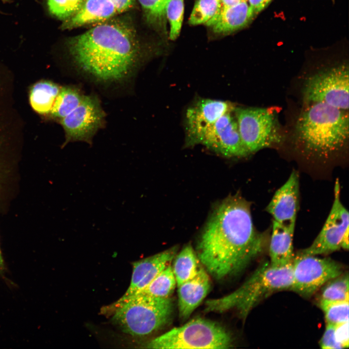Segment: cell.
Returning a JSON list of instances; mask_svg holds the SVG:
<instances>
[{"label":"cell","instance_id":"cell-1","mask_svg":"<svg viewBox=\"0 0 349 349\" xmlns=\"http://www.w3.org/2000/svg\"><path fill=\"white\" fill-rule=\"evenodd\" d=\"M264 245V236L254 227L250 203L236 195L224 199L213 210L196 254L208 273L221 280L242 270Z\"/></svg>","mask_w":349,"mask_h":349},{"label":"cell","instance_id":"cell-2","mask_svg":"<svg viewBox=\"0 0 349 349\" xmlns=\"http://www.w3.org/2000/svg\"><path fill=\"white\" fill-rule=\"evenodd\" d=\"M73 62L98 81L117 82L129 77L143 56L136 31L128 20L110 19L68 39Z\"/></svg>","mask_w":349,"mask_h":349},{"label":"cell","instance_id":"cell-3","mask_svg":"<svg viewBox=\"0 0 349 349\" xmlns=\"http://www.w3.org/2000/svg\"><path fill=\"white\" fill-rule=\"evenodd\" d=\"M349 125L348 111L323 102L311 103L300 114L294 136L306 152L327 157L347 144Z\"/></svg>","mask_w":349,"mask_h":349},{"label":"cell","instance_id":"cell-4","mask_svg":"<svg viewBox=\"0 0 349 349\" xmlns=\"http://www.w3.org/2000/svg\"><path fill=\"white\" fill-rule=\"evenodd\" d=\"M292 282V261L282 266L266 262L236 290L221 298L207 300L205 310L223 313L235 309L244 320L260 301L275 292L290 290Z\"/></svg>","mask_w":349,"mask_h":349},{"label":"cell","instance_id":"cell-5","mask_svg":"<svg viewBox=\"0 0 349 349\" xmlns=\"http://www.w3.org/2000/svg\"><path fill=\"white\" fill-rule=\"evenodd\" d=\"M114 310L112 322L123 332L132 336H144L168 322L173 313V304L170 298L137 294Z\"/></svg>","mask_w":349,"mask_h":349},{"label":"cell","instance_id":"cell-6","mask_svg":"<svg viewBox=\"0 0 349 349\" xmlns=\"http://www.w3.org/2000/svg\"><path fill=\"white\" fill-rule=\"evenodd\" d=\"M232 345V335L223 327L208 319L196 318L153 339L146 348L224 349Z\"/></svg>","mask_w":349,"mask_h":349},{"label":"cell","instance_id":"cell-7","mask_svg":"<svg viewBox=\"0 0 349 349\" xmlns=\"http://www.w3.org/2000/svg\"><path fill=\"white\" fill-rule=\"evenodd\" d=\"M233 112L241 138L250 154L282 141L276 116L269 109L235 107Z\"/></svg>","mask_w":349,"mask_h":349},{"label":"cell","instance_id":"cell-8","mask_svg":"<svg viewBox=\"0 0 349 349\" xmlns=\"http://www.w3.org/2000/svg\"><path fill=\"white\" fill-rule=\"evenodd\" d=\"M349 66L343 63L309 77L305 80L302 94L307 103L323 102L348 111Z\"/></svg>","mask_w":349,"mask_h":349},{"label":"cell","instance_id":"cell-9","mask_svg":"<svg viewBox=\"0 0 349 349\" xmlns=\"http://www.w3.org/2000/svg\"><path fill=\"white\" fill-rule=\"evenodd\" d=\"M292 272L290 290L309 297L328 281L342 274L343 268L330 258L299 253L292 260Z\"/></svg>","mask_w":349,"mask_h":349},{"label":"cell","instance_id":"cell-10","mask_svg":"<svg viewBox=\"0 0 349 349\" xmlns=\"http://www.w3.org/2000/svg\"><path fill=\"white\" fill-rule=\"evenodd\" d=\"M340 184L336 179L332 207L320 232L308 247L300 253L307 255L326 254L340 248L349 249V212L340 198Z\"/></svg>","mask_w":349,"mask_h":349},{"label":"cell","instance_id":"cell-11","mask_svg":"<svg viewBox=\"0 0 349 349\" xmlns=\"http://www.w3.org/2000/svg\"><path fill=\"white\" fill-rule=\"evenodd\" d=\"M105 113L97 98L83 96L79 104L61 119L65 133L64 144L69 142L91 143L93 136L104 124Z\"/></svg>","mask_w":349,"mask_h":349},{"label":"cell","instance_id":"cell-12","mask_svg":"<svg viewBox=\"0 0 349 349\" xmlns=\"http://www.w3.org/2000/svg\"><path fill=\"white\" fill-rule=\"evenodd\" d=\"M236 106L227 101L202 98L187 110L185 117L186 145L201 144L207 130L223 114Z\"/></svg>","mask_w":349,"mask_h":349},{"label":"cell","instance_id":"cell-13","mask_svg":"<svg viewBox=\"0 0 349 349\" xmlns=\"http://www.w3.org/2000/svg\"><path fill=\"white\" fill-rule=\"evenodd\" d=\"M233 111L216 121L206 133L201 144L226 157H245L250 153L241 138Z\"/></svg>","mask_w":349,"mask_h":349},{"label":"cell","instance_id":"cell-14","mask_svg":"<svg viewBox=\"0 0 349 349\" xmlns=\"http://www.w3.org/2000/svg\"><path fill=\"white\" fill-rule=\"evenodd\" d=\"M177 250V247L174 246L133 262L132 277L128 289L124 295L109 308L114 310L146 287L162 270L171 264Z\"/></svg>","mask_w":349,"mask_h":349},{"label":"cell","instance_id":"cell-15","mask_svg":"<svg viewBox=\"0 0 349 349\" xmlns=\"http://www.w3.org/2000/svg\"><path fill=\"white\" fill-rule=\"evenodd\" d=\"M299 197V175L293 171L286 183L275 192L266 210L272 216L273 221L295 227Z\"/></svg>","mask_w":349,"mask_h":349},{"label":"cell","instance_id":"cell-16","mask_svg":"<svg viewBox=\"0 0 349 349\" xmlns=\"http://www.w3.org/2000/svg\"><path fill=\"white\" fill-rule=\"evenodd\" d=\"M211 287L207 272L200 267L192 278L178 286V307L179 317L186 320L206 296Z\"/></svg>","mask_w":349,"mask_h":349},{"label":"cell","instance_id":"cell-17","mask_svg":"<svg viewBox=\"0 0 349 349\" xmlns=\"http://www.w3.org/2000/svg\"><path fill=\"white\" fill-rule=\"evenodd\" d=\"M119 14L110 0H85L80 9L64 20L63 29H71L92 23H98Z\"/></svg>","mask_w":349,"mask_h":349},{"label":"cell","instance_id":"cell-18","mask_svg":"<svg viewBox=\"0 0 349 349\" xmlns=\"http://www.w3.org/2000/svg\"><path fill=\"white\" fill-rule=\"evenodd\" d=\"M255 16L247 1L244 0L233 6L222 7L220 13L206 24L215 32L228 33L246 26Z\"/></svg>","mask_w":349,"mask_h":349},{"label":"cell","instance_id":"cell-19","mask_svg":"<svg viewBox=\"0 0 349 349\" xmlns=\"http://www.w3.org/2000/svg\"><path fill=\"white\" fill-rule=\"evenodd\" d=\"M294 230V227L282 225L273 220L269 261L272 265L282 266L292 261Z\"/></svg>","mask_w":349,"mask_h":349},{"label":"cell","instance_id":"cell-20","mask_svg":"<svg viewBox=\"0 0 349 349\" xmlns=\"http://www.w3.org/2000/svg\"><path fill=\"white\" fill-rule=\"evenodd\" d=\"M61 87L47 80L35 83L30 90L29 100L32 108L39 114L50 113Z\"/></svg>","mask_w":349,"mask_h":349},{"label":"cell","instance_id":"cell-21","mask_svg":"<svg viewBox=\"0 0 349 349\" xmlns=\"http://www.w3.org/2000/svg\"><path fill=\"white\" fill-rule=\"evenodd\" d=\"M174 259L172 267L177 286L194 277L200 267L196 253L190 244L186 245Z\"/></svg>","mask_w":349,"mask_h":349},{"label":"cell","instance_id":"cell-22","mask_svg":"<svg viewBox=\"0 0 349 349\" xmlns=\"http://www.w3.org/2000/svg\"><path fill=\"white\" fill-rule=\"evenodd\" d=\"M176 286V282L172 267L169 264L146 287L136 295L142 294L156 298H168L173 293Z\"/></svg>","mask_w":349,"mask_h":349},{"label":"cell","instance_id":"cell-23","mask_svg":"<svg viewBox=\"0 0 349 349\" xmlns=\"http://www.w3.org/2000/svg\"><path fill=\"white\" fill-rule=\"evenodd\" d=\"M83 96L75 88H61L50 112L51 115L62 119L79 104Z\"/></svg>","mask_w":349,"mask_h":349},{"label":"cell","instance_id":"cell-24","mask_svg":"<svg viewBox=\"0 0 349 349\" xmlns=\"http://www.w3.org/2000/svg\"><path fill=\"white\" fill-rule=\"evenodd\" d=\"M222 7L220 0H197L190 15L189 23L192 25L206 24L220 13Z\"/></svg>","mask_w":349,"mask_h":349},{"label":"cell","instance_id":"cell-25","mask_svg":"<svg viewBox=\"0 0 349 349\" xmlns=\"http://www.w3.org/2000/svg\"><path fill=\"white\" fill-rule=\"evenodd\" d=\"M319 307L324 313L326 323L336 325L349 321V301L320 300Z\"/></svg>","mask_w":349,"mask_h":349},{"label":"cell","instance_id":"cell-26","mask_svg":"<svg viewBox=\"0 0 349 349\" xmlns=\"http://www.w3.org/2000/svg\"><path fill=\"white\" fill-rule=\"evenodd\" d=\"M320 300L349 301V275L348 273L330 280L323 286Z\"/></svg>","mask_w":349,"mask_h":349},{"label":"cell","instance_id":"cell-27","mask_svg":"<svg viewBox=\"0 0 349 349\" xmlns=\"http://www.w3.org/2000/svg\"><path fill=\"white\" fill-rule=\"evenodd\" d=\"M147 22L156 27H163L165 8L169 0H138Z\"/></svg>","mask_w":349,"mask_h":349},{"label":"cell","instance_id":"cell-28","mask_svg":"<svg viewBox=\"0 0 349 349\" xmlns=\"http://www.w3.org/2000/svg\"><path fill=\"white\" fill-rule=\"evenodd\" d=\"M184 0H169L165 8V16L170 24L169 38L174 40L179 36L183 18Z\"/></svg>","mask_w":349,"mask_h":349},{"label":"cell","instance_id":"cell-29","mask_svg":"<svg viewBox=\"0 0 349 349\" xmlns=\"http://www.w3.org/2000/svg\"><path fill=\"white\" fill-rule=\"evenodd\" d=\"M85 0H48L50 13L62 20H66L75 14Z\"/></svg>","mask_w":349,"mask_h":349},{"label":"cell","instance_id":"cell-30","mask_svg":"<svg viewBox=\"0 0 349 349\" xmlns=\"http://www.w3.org/2000/svg\"><path fill=\"white\" fill-rule=\"evenodd\" d=\"M334 331L335 325L326 323L325 330L319 342V346L321 349H342L341 345L336 341Z\"/></svg>","mask_w":349,"mask_h":349},{"label":"cell","instance_id":"cell-31","mask_svg":"<svg viewBox=\"0 0 349 349\" xmlns=\"http://www.w3.org/2000/svg\"><path fill=\"white\" fill-rule=\"evenodd\" d=\"M335 337L342 349L349 347V321L335 325Z\"/></svg>","mask_w":349,"mask_h":349},{"label":"cell","instance_id":"cell-32","mask_svg":"<svg viewBox=\"0 0 349 349\" xmlns=\"http://www.w3.org/2000/svg\"><path fill=\"white\" fill-rule=\"evenodd\" d=\"M115 6L118 14L126 12L132 8L135 0H110Z\"/></svg>","mask_w":349,"mask_h":349},{"label":"cell","instance_id":"cell-33","mask_svg":"<svg viewBox=\"0 0 349 349\" xmlns=\"http://www.w3.org/2000/svg\"><path fill=\"white\" fill-rule=\"evenodd\" d=\"M272 0H247L248 4L256 16L264 9Z\"/></svg>","mask_w":349,"mask_h":349},{"label":"cell","instance_id":"cell-34","mask_svg":"<svg viewBox=\"0 0 349 349\" xmlns=\"http://www.w3.org/2000/svg\"><path fill=\"white\" fill-rule=\"evenodd\" d=\"M222 7H230L238 4L244 0H220Z\"/></svg>","mask_w":349,"mask_h":349},{"label":"cell","instance_id":"cell-35","mask_svg":"<svg viewBox=\"0 0 349 349\" xmlns=\"http://www.w3.org/2000/svg\"><path fill=\"white\" fill-rule=\"evenodd\" d=\"M5 264L4 259L2 255L0 247V274H2L5 271Z\"/></svg>","mask_w":349,"mask_h":349}]
</instances>
